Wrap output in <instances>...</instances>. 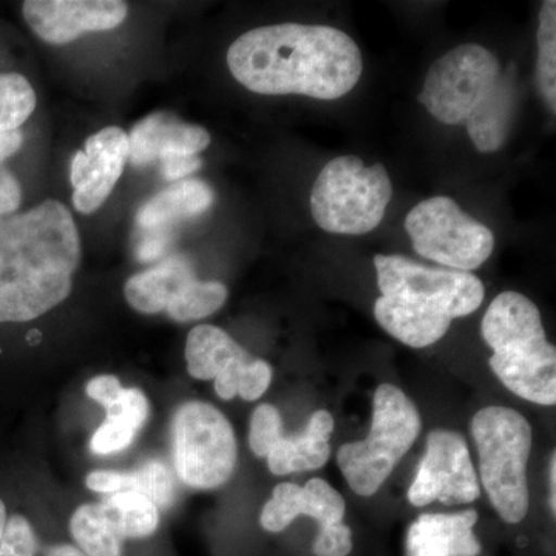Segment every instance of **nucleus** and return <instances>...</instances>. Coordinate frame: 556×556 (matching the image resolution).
<instances>
[{"label": "nucleus", "instance_id": "obj_14", "mask_svg": "<svg viewBox=\"0 0 556 556\" xmlns=\"http://www.w3.org/2000/svg\"><path fill=\"white\" fill-rule=\"evenodd\" d=\"M211 144L204 127L156 113L139 121L129 135V159L137 167L175 156H199Z\"/></svg>", "mask_w": 556, "mask_h": 556}, {"label": "nucleus", "instance_id": "obj_33", "mask_svg": "<svg viewBox=\"0 0 556 556\" xmlns=\"http://www.w3.org/2000/svg\"><path fill=\"white\" fill-rule=\"evenodd\" d=\"M270 380H273V368L268 362L254 358L240 380L239 394L244 401H257L268 390Z\"/></svg>", "mask_w": 556, "mask_h": 556}, {"label": "nucleus", "instance_id": "obj_17", "mask_svg": "<svg viewBox=\"0 0 556 556\" xmlns=\"http://www.w3.org/2000/svg\"><path fill=\"white\" fill-rule=\"evenodd\" d=\"M215 193L201 179H181L149 200L138 212L144 229H160L179 219L199 217L214 204Z\"/></svg>", "mask_w": 556, "mask_h": 556}, {"label": "nucleus", "instance_id": "obj_25", "mask_svg": "<svg viewBox=\"0 0 556 556\" xmlns=\"http://www.w3.org/2000/svg\"><path fill=\"white\" fill-rule=\"evenodd\" d=\"M38 108V94L20 70L0 68V134L24 130Z\"/></svg>", "mask_w": 556, "mask_h": 556}, {"label": "nucleus", "instance_id": "obj_4", "mask_svg": "<svg viewBox=\"0 0 556 556\" xmlns=\"http://www.w3.org/2000/svg\"><path fill=\"white\" fill-rule=\"evenodd\" d=\"M481 331L493 350L490 367L496 378L526 401L555 405L556 350L535 303L519 292H503L490 303Z\"/></svg>", "mask_w": 556, "mask_h": 556}, {"label": "nucleus", "instance_id": "obj_7", "mask_svg": "<svg viewBox=\"0 0 556 556\" xmlns=\"http://www.w3.org/2000/svg\"><path fill=\"white\" fill-rule=\"evenodd\" d=\"M419 412L401 388L383 383L375 393L371 430L364 441L340 447L338 463L358 496H372L419 437Z\"/></svg>", "mask_w": 556, "mask_h": 556}, {"label": "nucleus", "instance_id": "obj_31", "mask_svg": "<svg viewBox=\"0 0 556 556\" xmlns=\"http://www.w3.org/2000/svg\"><path fill=\"white\" fill-rule=\"evenodd\" d=\"M0 556H40L38 535L30 519L22 514H9L0 541Z\"/></svg>", "mask_w": 556, "mask_h": 556}, {"label": "nucleus", "instance_id": "obj_2", "mask_svg": "<svg viewBox=\"0 0 556 556\" xmlns=\"http://www.w3.org/2000/svg\"><path fill=\"white\" fill-rule=\"evenodd\" d=\"M79 265L78 226L61 201L0 218V329L30 324L61 305Z\"/></svg>", "mask_w": 556, "mask_h": 556}, {"label": "nucleus", "instance_id": "obj_30", "mask_svg": "<svg viewBox=\"0 0 556 556\" xmlns=\"http://www.w3.org/2000/svg\"><path fill=\"white\" fill-rule=\"evenodd\" d=\"M283 437L280 413L273 405L263 404L252 413L249 445L255 456L266 457Z\"/></svg>", "mask_w": 556, "mask_h": 556}, {"label": "nucleus", "instance_id": "obj_10", "mask_svg": "<svg viewBox=\"0 0 556 556\" xmlns=\"http://www.w3.org/2000/svg\"><path fill=\"white\" fill-rule=\"evenodd\" d=\"M405 230L420 257L463 273L484 265L495 248L492 230L450 197L416 204L405 218Z\"/></svg>", "mask_w": 556, "mask_h": 556}, {"label": "nucleus", "instance_id": "obj_21", "mask_svg": "<svg viewBox=\"0 0 556 556\" xmlns=\"http://www.w3.org/2000/svg\"><path fill=\"white\" fill-rule=\"evenodd\" d=\"M149 401L137 388H124L118 401L108 408V419L94 431L90 448L97 455H112L129 447L149 417Z\"/></svg>", "mask_w": 556, "mask_h": 556}, {"label": "nucleus", "instance_id": "obj_36", "mask_svg": "<svg viewBox=\"0 0 556 556\" xmlns=\"http://www.w3.org/2000/svg\"><path fill=\"white\" fill-rule=\"evenodd\" d=\"M87 396L97 401L102 407L108 409L110 405L115 404L118 401L121 394H123L124 388L121 387L118 378L115 376H97L87 383Z\"/></svg>", "mask_w": 556, "mask_h": 556}, {"label": "nucleus", "instance_id": "obj_34", "mask_svg": "<svg viewBox=\"0 0 556 556\" xmlns=\"http://www.w3.org/2000/svg\"><path fill=\"white\" fill-rule=\"evenodd\" d=\"M24 203V188L14 172L0 169V218L21 212Z\"/></svg>", "mask_w": 556, "mask_h": 556}, {"label": "nucleus", "instance_id": "obj_11", "mask_svg": "<svg viewBox=\"0 0 556 556\" xmlns=\"http://www.w3.org/2000/svg\"><path fill=\"white\" fill-rule=\"evenodd\" d=\"M477 470L466 439L456 431L434 430L428 434L426 455L420 460L408 501L415 507L434 501L468 504L479 497Z\"/></svg>", "mask_w": 556, "mask_h": 556}, {"label": "nucleus", "instance_id": "obj_41", "mask_svg": "<svg viewBox=\"0 0 556 556\" xmlns=\"http://www.w3.org/2000/svg\"><path fill=\"white\" fill-rule=\"evenodd\" d=\"M555 459H556V455L554 453V455H552V459H551V475H548V484H551V507H552V511H554V515L556 511V503H555L556 463H555Z\"/></svg>", "mask_w": 556, "mask_h": 556}, {"label": "nucleus", "instance_id": "obj_38", "mask_svg": "<svg viewBox=\"0 0 556 556\" xmlns=\"http://www.w3.org/2000/svg\"><path fill=\"white\" fill-rule=\"evenodd\" d=\"M25 139H27V137H25V130L0 134V169L14 172L11 169L10 163L16 159L22 152V149H24ZM14 174H16V172H14Z\"/></svg>", "mask_w": 556, "mask_h": 556}, {"label": "nucleus", "instance_id": "obj_39", "mask_svg": "<svg viewBox=\"0 0 556 556\" xmlns=\"http://www.w3.org/2000/svg\"><path fill=\"white\" fill-rule=\"evenodd\" d=\"M164 247H166V240L161 239V237H153V239L146 240L144 243L141 244L138 251V257L141 260L156 258L161 252L164 251Z\"/></svg>", "mask_w": 556, "mask_h": 556}, {"label": "nucleus", "instance_id": "obj_6", "mask_svg": "<svg viewBox=\"0 0 556 556\" xmlns=\"http://www.w3.org/2000/svg\"><path fill=\"white\" fill-rule=\"evenodd\" d=\"M393 197L382 164L365 166L354 155L338 156L321 169L311 192L314 222L329 233L364 236L378 228Z\"/></svg>", "mask_w": 556, "mask_h": 556}, {"label": "nucleus", "instance_id": "obj_35", "mask_svg": "<svg viewBox=\"0 0 556 556\" xmlns=\"http://www.w3.org/2000/svg\"><path fill=\"white\" fill-rule=\"evenodd\" d=\"M255 357L249 356L243 361L236 362L230 365L228 369L219 372L217 378L214 379L215 391H217L218 397L223 401H230L239 394L240 380L243 378L244 371H247L248 365L254 361Z\"/></svg>", "mask_w": 556, "mask_h": 556}, {"label": "nucleus", "instance_id": "obj_22", "mask_svg": "<svg viewBox=\"0 0 556 556\" xmlns=\"http://www.w3.org/2000/svg\"><path fill=\"white\" fill-rule=\"evenodd\" d=\"M375 317L388 334L412 348H426L439 342L447 334L453 321L428 316L383 295L376 300Z\"/></svg>", "mask_w": 556, "mask_h": 556}, {"label": "nucleus", "instance_id": "obj_28", "mask_svg": "<svg viewBox=\"0 0 556 556\" xmlns=\"http://www.w3.org/2000/svg\"><path fill=\"white\" fill-rule=\"evenodd\" d=\"M300 517H309L318 522V532L342 525L345 517V500L334 486L324 479L314 478L302 486Z\"/></svg>", "mask_w": 556, "mask_h": 556}, {"label": "nucleus", "instance_id": "obj_27", "mask_svg": "<svg viewBox=\"0 0 556 556\" xmlns=\"http://www.w3.org/2000/svg\"><path fill=\"white\" fill-rule=\"evenodd\" d=\"M536 80L552 115L556 112V2L546 0L540 11L536 33Z\"/></svg>", "mask_w": 556, "mask_h": 556}, {"label": "nucleus", "instance_id": "obj_13", "mask_svg": "<svg viewBox=\"0 0 556 556\" xmlns=\"http://www.w3.org/2000/svg\"><path fill=\"white\" fill-rule=\"evenodd\" d=\"M129 160V135L121 127H105L87 138L86 148L72 161L70 181L73 206L90 215L108 201Z\"/></svg>", "mask_w": 556, "mask_h": 556}, {"label": "nucleus", "instance_id": "obj_40", "mask_svg": "<svg viewBox=\"0 0 556 556\" xmlns=\"http://www.w3.org/2000/svg\"><path fill=\"white\" fill-rule=\"evenodd\" d=\"M42 556H86V554L73 544H54L43 548Z\"/></svg>", "mask_w": 556, "mask_h": 556}, {"label": "nucleus", "instance_id": "obj_29", "mask_svg": "<svg viewBox=\"0 0 556 556\" xmlns=\"http://www.w3.org/2000/svg\"><path fill=\"white\" fill-rule=\"evenodd\" d=\"M302 486L283 482L274 489L273 497L263 507L260 525L266 532H283L300 517L299 506Z\"/></svg>", "mask_w": 556, "mask_h": 556}, {"label": "nucleus", "instance_id": "obj_5", "mask_svg": "<svg viewBox=\"0 0 556 556\" xmlns=\"http://www.w3.org/2000/svg\"><path fill=\"white\" fill-rule=\"evenodd\" d=\"M471 433L486 495L504 521L518 525L529 511L530 424L515 409L486 407L479 409L471 420Z\"/></svg>", "mask_w": 556, "mask_h": 556}, {"label": "nucleus", "instance_id": "obj_37", "mask_svg": "<svg viewBox=\"0 0 556 556\" xmlns=\"http://www.w3.org/2000/svg\"><path fill=\"white\" fill-rule=\"evenodd\" d=\"M203 160L200 156H175V159L163 161V175L170 181H181L193 172L200 170Z\"/></svg>", "mask_w": 556, "mask_h": 556}, {"label": "nucleus", "instance_id": "obj_23", "mask_svg": "<svg viewBox=\"0 0 556 556\" xmlns=\"http://www.w3.org/2000/svg\"><path fill=\"white\" fill-rule=\"evenodd\" d=\"M76 547L86 556H123L124 540L105 515L102 504H84L70 519Z\"/></svg>", "mask_w": 556, "mask_h": 556}, {"label": "nucleus", "instance_id": "obj_24", "mask_svg": "<svg viewBox=\"0 0 556 556\" xmlns=\"http://www.w3.org/2000/svg\"><path fill=\"white\" fill-rule=\"evenodd\" d=\"M102 508L124 541L144 540L159 529L160 508L141 493H113Z\"/></svg>", "mask_w": 556, "mask_h": 556}, {"label": "nucleus", "instance_id": "obj_8", "mask_svg": "<svg viewBox=\"0 0 556 556\" xmlns=\"http://www.w3.org/2000/svg\"><path fill=\"white\" fill-rule=\"evenodd\" d=\"M375 265L383 298L420 313L455 320L484 302V285L473 274L428 268L402 255H376Z\"/></svg>", "mask_w": 556, "mask_h": 556}, {"label": "nucleus", "instance_id": "obj_9", "mask_svg": "<svg viewBox=\"0 0 556 556\" xmlns=\"http://www.w3.org/2000/svg\"><path fill=\"white\" fill-rule=\"evenodd\" d=\"M172 450L178 478L199 490L228 482L239 453L229 420L206 402H188L177 409L172 420Z\"/></svg>", "mask_w": 556, "mask_h": 556}, {"label": "nucleus", "instance_id": "obj_15", "mask_svg": "<svg viewBox=\"0 0 556 556\" xmlns=\"http://www.w3.org/2000/svg\"><path fill=\"white\" fill-rule=\"evenodd\" d=\"M478 514H427L409 526L405 554L407 556H478L481 544L473 533Z\"/></svg>", "mask_w": 556, "mask_h": 556}, {"label": "nucleus", "instance_id": "obj_18", "mask_svg": "<svg viewBox=\"0 0 556 556\" xmlns=\"http://www.w3.org/2000/svg\"><path fill=\"white\" fill-rule=\"evenodd\" d=\"M192 278H195V274L185 260L170 258L155 268L130 277L124 287V295L131 308L138 313H163L172 295Z\"/></svg>", "mask_w": 556, "mask_h": 556}, {"label": "nucleus", "instance_id": "obj_20", "mask_svg": "<svg viewBox=\"0 0 556 556\" xmlns=\"http://www.w3.org/2000/svg\"><path fill=\"white\" fill-rule=\"evenodd\" d=\"M251 354L241 348L225 329L200 325L189 332L186 342V364L192 378L214 380L219 372Z\"/></svg>", "mask_w": 556, "mask_h": 556}, {"label": "nucleus", "instance_id": "obj_32", "mask_svg": "<svg viewBox=\"0 0 556 556\" xmlns=\"http://www.w3.org/2000/svg\"><path fill=\"white\" fill-rule=\"evenodd\" d=\"M351 551H353V533L343 522L327 530H320L313 546L316 556H348Z\"/></svg>", "mask_w": 556, "mask_h": 556}, {"label": "nucleus", "instance_id": "obj_26", "mask_svg": "<svg viewBox=\"0 0 556 556\" xmlns=\"http://www.w3.org/2000/svg\"><path fill=\"white\" fill-rule=\"evenodd\" d=\"M226 300H228V288L225 285L219 281H201L195 277L186 281L172 295L166 313L172 320L186 324V321L212 316L225 305Z\"/></svg>", "mask_w": 556, "mask_h": 556}, {"label": "nucleus", "instance_id": "obj_42", "mask_svg": "<svg viewBox=\"0 0 556 556\" xmlns=\"http://www.w3.org/2000/svg\"><path fill=\"white\" fill-rule=\"evenodd\" d=\"M9 503L5 497L0 495V541H2L3 529H5L7 518H9Z\"/></svg>", "mask_w": 556, "mask_h": 556}, {"label": "nucleus", "instance_id": "obj_19", "mask_svg": "<svg viewBox=\"0 0 556 556\" xmlns=\"http://www.w3.org/2000/svg\"><path fill=\"white\" fill-rule=\"evenodd\" d=\"M86 484L98 493H141L159 508H169L175 501L174 479L166 464L160 460H150L134 471H91Z\"/></svg>", "mask_w": 556, "mask_h": 556}, {"label": "nucleus", "instance_id": "obj_12", "mask_svg": "<svg viewBox=\"0 0 556 556\" xmlns=\"http://www.w3.org/2000/svg\"><path fill=\"white\" fill-rule=\"evenodd\" d=\"M21 10L30 30L51 46L115 30L129 16V7L121 0H27Z\"/></svg>", "mask_w": 556, "mask_h": 556}, {"label": "nucleus", "instance_id": "obj_1", "mask_svg": "<svg viewBox=\"0 0 556 556\" xmlns=\"http://www.w3.org/2000/svg\"><path fill=\"white\" fill-rule=\"evenodd\" d=\"M226 61L233 78L252 93L321 101L345 97L364 72L362 51L345 31L294 22L243 33Z\"/></svg>", "mask_w": 556, "mask_h": 556}, {"label": "nucleus", "instance_id": "obj_16", "mask_svg": "<svg viewBox=\"0 0 556 556\" xmlns=\"http://www.w3.org/2000/svg\"><path fill=\"white\" fill-rule=\"evenodd\" d=\"M334 430V419L327 409H318L308 420L302 433L281 437L266 459L270 473L277 477L317 470L328 463L329 438Z\"/></svg>", "mask_w": 556, "mask_h": 556}, {"label": "nucleus", "instance_id": "obj_3", "mask_svg": "<svg viewBox=\"0 0 556 556\" xmlns=\"http://www.w3.org/2000/svg\"><path fill=\"white\" fill-rule=\"evenodd\" d=\"M417 101L439 123L466 126L479 152L493 153L510 134L517 84L492 51L463 43L434 61Z\"/></svg>", "mask_w": 556, "mask_h": 556}]
</instances>
